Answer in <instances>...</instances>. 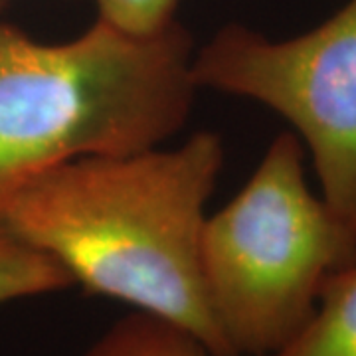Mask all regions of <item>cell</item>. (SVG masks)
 Instances as JSON below:
<instances>
[{"mask_svg": "<svg viewBox=\"0 0 356 356\" xmlns=\"http://www.w3.org/2000/svg\"><path fill=\"white\" fill-rule=\"evenodd\" d=\"M224 145L200 131L177 149L81 156L42 172L0 224L51 255L88 293L168 318L234 356L206 297L200 236Z\"/></svg>", "mask_w": 356, "mask_h": 356, "instance_id": "6da1fadb", "label": "cell"}, {"mask_svg": "<svg viewBox=\"0 0 356 356\" xmlns=\"http://www.w3.org/2000/svg\"><path fill=\"white\" fill-rule=\"evenodd\" d=\"M192 60L178 20L140 36L97 18L64 44L0 22V208L54 166L175 137L198 91Z\"/></svg>", "mask_w": 356, "mask_h": 356, "instance_id": "7a4b0ae2", "label": "cell"}, {"mask_svg": "<svg viewBox=\"0 0 356 356\" xmlns=\"http://www.w3.org/2000/svg\"><path fill=\"white\" fill-rule=\"evenodd\" d=\"M303 159L295 133L277 135L242 191L204 222V289L234 356L283 348L327 281L356 264V229L309 188Z\"/></svg>", "mask_w": 356, "mask_h": 356, "instance_id": "3957f363", "label": "cell"}, {"mask_svg": "<svg viewBox=\"0 0 356 356\" xmlns=\"http://www.w3.org/2000/svg\"><path fill=\"white\" fill-rule=\"evenodd\" d=\"M198 89L261 103L311 153L321 196L356 229V0L305 34L269 40L228 24L194 51Z\"/></svg>", "mask_w": 356, "mask_h": 356, "instance_id": "277c9868", "label": "cell"}, {"mask_svg": "<svg viewBox=\"0 0 356 356\" xmlns=\"http://www.w3.org/2000/svg\"><path fill=\"white\" fill-rule=\"evenodd\" d=\"M269 356H356V264L327 281L305 327Z\"/></svg>", "mask_w": 356, "mask_h": 356, "instance_id": "5b68a950", "label": "cell"}, {"mask_svg": "<svg viewBox=\"0 0 356 356\" xmlns=\"http://www.w3.org/2000/svg\"><path fill=\"white\" fill-rule=\"evenodd\" d=\"M81 356H214L191 331L168 318L131 311L102 332Z\"/></svg>", "mask_w": 356, "mask_h": 356, "instance_id": "8992f818", "label": "cell"}, {"mask_svg": "<svg viewBox=\"0 0 356 356\" xmlns=\"http://www.w3.org/2000/svg\"><path fill=\"white\" fill-rule=\"evenodd\" d=\"M67 287L74 280L51 255L0 224V305Z\"/></svg>", "mask_w": 356, "mask_h": 356, "instance_id": "52a82bcc", "label": "cell"}, {"mask_svg": "<svg viewBox=\"0 0 356 356\" xmlns=\"http://www.w3.org/2000/svg\"><path fill=\"white\" fill-rule=\"evenodd\" d=\"M99 16L105 22L131 34H154L177 18L180 0H95Z\"/></svg>", "mask_w": 356, "mask_h": 356, "instance_id": "ba28073f", "label": "cell"}, {"mask_svg": "<svg viewBox=\"0 0 356 356\" xmlns=\"http://www.w3.org/2000/svg\"><path fill=\"white\" fill-rule=\"evenodd\" d=\"M4 4H6V0H0V13H2V8H4Z\"/></svg>", "mask_w": 356, "mask_h": 356, "instance_id": "9c48e42d", "label": "cell"}]
</instances>
